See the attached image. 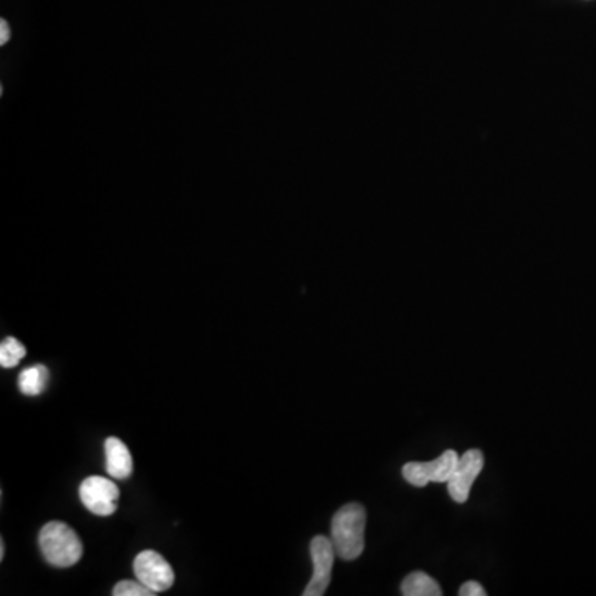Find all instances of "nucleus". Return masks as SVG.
Returning a JSON list of instances; mask_svg holds the SVG:
<instances>
[{"mask_svg": "<svg viewBox=\"0 0 596 596\" xmlns=\"http://www.w3.org/2000/svg\"><path fill=\"white\" fill-rule=\"evenodd\" d=\"M151 588L146 587L145 583L133 582V580H123V582L116 583L113 588V595L115 596H151L154 595Z\"/></svg>", "mask_w": 596, "mask_h": 596, "instance_id": "f8f14e48", "label": "nucleus"}, {"mask_svg": "<svg viewBox=\"0 0 596 596\" xmlns=\"http://www.w3.org/2000/svg\"><path fill=\"white\" fill-rule=\"evenodd\" d=\"M459 595H461V596H486L487 592H486V590H484V587H482L481 583L474 582V580H471V582H466V583H464V585H462L461 588H459Z\"/></svg>", "mask_w": 596, "mask_h": 596, "instance_id": "ddd939ff", "label": "nucleus"}, {"mask_svg": "<svg viewBox=\"0 0 596 596\" xmlns=\"http://www.w3.org/2000/svg\"><path fill=\"white\" fill-rule=\"evenodd\" d=\"M106 472L113 479L123 481L133 472V457L130 449L121 439L108 438L105 441Z\"/></svg>", "mask_w": 596, "mask_h": 596, "instance_id": "6e6552de", "label": "nucleus"}, {"mask_svg": "<svg viewBox=\"0 0 596 596\" xmlns=\"http://www.w3.org/2000/svg\"><path fill=\"white\" fill-rule=\"evenodd\" d=\"M27 355L24 345L14 337H7L0 343V365L2 368H14Z\"/></svg>", "mask_w": 596, "mask_h": 596, "instance_id": "9b49d317", "label": "nucleus"}, {"mask_svg": "<svg viewBox=\"0 0 596 596\" xmlns=\"http://www.w3.org/2000/svg\"><path fill=\"white\" fill-rule=\"evenodd\" d=\"M457 461H459L457 452L449 449L431 462H408L404 464L401 472H403L404 481L414 487L428 486L429 482L447 484L456 469Z\"/></svg>", "mask_w": 596, "mask_h": 596, "instance_id": "7ed1b4c3", "label": "nucleus"}, {"mask_svg": "<svg viewBox=\"0 0 596 596\" xmlns=\"http://www.w3.org/2000/svg\"><path fill=\"white\" fill-rule=\"evenodd\" d=\"M310 555L313 562V577L303 590V596H322L327 593L328 585L332 580L333 563H335V547L332 539L325 535L313 537L310 544Z\"/></svg>", "mask_w": 596, "mask_h": 596, "instance_id": "20e7f679", "label": "nucleus"}, {"mask_svg": "<svg viewBox=\"0 0 596 596\" xmlns=\"http://www.w3.org/2000/svg\"><path fill=\"white\" fill-rule=\"evenodd\" d=\"M135 575L153 592H166L173 587L174 570L168 560L154 550H145L135 558Z\"/></svg>", "mask_w": 596, "mask_h": 596, "instance_id": "0eeeda50", "label": "nucleus"}, {"mask_svg": "<svg viewBox=\"0 0 596 596\" xmlns=\"http://www.w3.org/2000/svg\"><path fill=\"white\" fill-rule=\"evenodd\" d=\"M39 545L45 560L53 567H73L80 562L83 544L77 532L60 520H53L40 530Z\"/></svg>", "mask_w": 596, "mask_h": 596, "instance_id": "f03ea898", "label": "nucleus"}, {"mask_svg": "<svg viewBox=\"0 0 596 596\" xmlns=\"http://www.w3.org/2000/svg\"><path fill=\"white\" fill-rule=\"evenodd\" d=\"M366 510L363 505L347 504L333 515L332 539L338 557L351 562L365 550Z\"/></svg>", "mask_w": 596, "mask_h": 596, "instance_id": "f257e3e1", "label": "nucleus"}, {"mask_svg": "<svg viewBox=\"0 0 596 596\" xmlns=\"http://www.w3.org/2000/svg\"><path fill=\"white\" fill-rule=\"evenodd\" d=\"M5 557V545H4V540H2V542H0V560H4Z\"/></svg>", "mask_w": 596, "mask_h": 596, "instance_id": "2eb2a0df", "label": "nucleus"}, {"mask_svg": "<svg viewBox=\"0 0 596 596\" xmlns=\"http://www.w3.org/2000/svg\"><path fill=\"white\" fill-rule=\"evenodd\" d=\"M10 40V27L7 20H0V45H5Z\"/></svg>", "mask_w": 596, "mask_h": 596, "instance_id": "4468645a", "label": "nucleus"}, {"mask_svg": "<svg viewBox=\"0 0 596 596\" xmlns=\"http://www.w3.org/2000/svg\"><path fill=\"white\" fill-rule=\"evenodd\" d=\"M401 593L404 596H441L443 590L433 577L423 572H414L404 578Z\"/></svg>", "mask_w": 596, "mask_h": 596, "instance_id": "9d476101", "label": "nucleus"}, {"mask_svg": "<svg viewBox=\"0 0 596 596\" xmlns=\"http://www.w3.org/2000/svg\"><path fill=\"white\" fill-rule=\"evenodd\" d=\"M49 383V370L45 365H34L20 371L19 390L25 396H39Z\"/></svg>", "mask_w": 596, "mask_h": 596, "instance_id": "1a4fd4ad", "label": "nucleus"}, {"mask_svg": "<svg viewBox=\"0 0 596 596\" xmlns=\"http://www.w3.org/2000/svg\"><path fill=\"white\" fill-rule=\"evenodd\" d=\"M484 469V454L479 449H471L464 452L456 469L452 472L451 479L447 482V491L449 496L457 504H464L471 494L472 484L476 482L477 476Z\"/></svg>", "mask_w": 596, "mask_h": 596, "instance_id": "423d86ee", "label": "nucleus"}, {"mask_svg": "<svg viewBox=\"0 0 596 596\" xmlns=\"http://www.w3.org/2000/svg\"><path fill=\"white\" fill-rule=\"evenodd\" d=\"M80 499L92 514L108 517L116 512L120 489L105 477H87L80 486Z\"/></svg>", "mask_w": 596, "mask_h": 596, "instance_id": "39448f33", "label": "nucleus"}]
</instances>
